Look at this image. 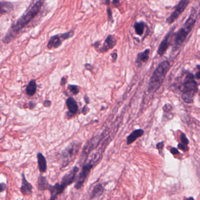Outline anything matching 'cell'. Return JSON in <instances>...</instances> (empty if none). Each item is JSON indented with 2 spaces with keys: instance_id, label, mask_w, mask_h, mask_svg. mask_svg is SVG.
<instances>
[{
  "instance_id": "1",
  "label": "cell",
  "mask_w": 200,
  "mask_h": 200,
  "mask_svg": "<svg viewBox=\"0 0 200 200\" xmlns=\"http://www.w3.org/2000/svg\"><path fill=\"white\" fill-rule=\"evenodd\" d=\"M43 3V0H38V1L31 6L27 11L22 15L17 21V23L12 26L7 33V35L4 37L3 41L5 43L10 42L18 33L26 27L30 22L34 19L39 13V10Z\"/></svg>"
},
{
  "instance_id": "2",
  "label": "cell",
  "mask_w": 200,
  "mask_h": 200,
  "mask_svg": "<svg viewBox=\"0 0 200 200\" xmlns=\"http://www.w3.org/2000/svg\"><path fill=\"white\" fill-rule=\"evenodd\" d=\"M196 23L195 11H193L191 15L189 16L183 26L178 31L175 35L173 45V51L179 49L185 41L189 34L191 32Z\"/></svg>"
},
{
  "instance_id": "3",
  "label": "cell",
  "mask_w": 200,
  "mask_h": 200,
  "mask_svg": "<svg viewBox=\"0 0 200 200\" xmlns=\"http://www.w3.org/2000/svg\"><path fill=\"white\" fill-rule=\"evenodd\" d=\"M170 67L168 61H164L159 65L153 73L149 83L148 90L150 92H155L160 87Z\"/></svg>"
},
{
  "instance_id": "4",
  "label": "cell",
  "mask_w": 200,
  "mask_h": 200,
  "mask_svg": "<svg viewBox=\"0 0 200 200\" xmlns=\"http://www.w3.org/2000/svg\"><path fill=\"white\" fill-rule=\"evenodd\" d=\"M197 91L198 86L195 81L194 76L191 73H187L185 77L182 89L183 101L188 103H192Z\"/></svg>"
},
{
  "instance_id": "5",
  "label": "cell",
  "mask_w": 200,
  "mask_h": 200,
  "mask_svg": "<svg viewBox=\"0 0 200 200\" xmlns=\"http://www.w3.org/2000/svg\"><path fill=\"white\" fill-rule=\"evenodd\" d=\"M81 146V143L73 141L70 143L61 154V159L62 161V167H65L67 166L75 157L77 153L79 152Z\"/></svg>"
},
{
  "instance_id": "6",
  "label": "cell",
  "mask_w": 200,
  "mask_h": 200,
  "mask_svg": "<svg viewBox=\"0 0 200 200\" xmlns=\"http://www.w3.org/2000/svg\"><path fill=\"white\" fill-rule=\"evenodd\" d=\"M190 1L191 0H181L179 3L176 5L174 11L171 14L170 17L167 18L166 23H167L169 24H171L175 22L184 11Z\"/></svg>"
},
{
  "instance_id": "7",
  "label": "cell",
  "mask_w": 200,
  "mask_h": 200,
  "mask_svg": "<svg viewBox=\"0 0 200 200\" xmlns=\"http://www.w3.org/2000/svg\"><path fill=\"white\" fill-rule=\"evenodd\" d=\"M93 163L94 162L87 163L83 165L78 177L77 178L76 182L75 185V188L77 189V190H79L83 186L85 181H86L89 174H90L92 169L93 168Z\"/></svg>"
},
{
  "instance_id": "8",
  "label": "cell",
  "mask_w": 200,
  "mask_h": 200,
  "mask_svg": "<svg viewBox=\"0 0 200 200\" xmlns=\"http://www.w3.org/2000/svg\"><path fill=\"white\" fill-rule=\"evenodd\" d=\"M79 169L78 167L74 166L72 169L68 172L65 174L61 180V184L65 188L70 185L73 183L76 180V175L77 172L79 171Z\"/></svg>"
},
{
  "instance_id": "9",
  "label": "cell",
  "mask_w": 200,
  "mask_h": 200,
  "mask_svg": "<svg viewBox=\"0 0 200 200\" xmlns=\"http://www.w3.org/2000/svg\"><path fill=\"white\" fill-rule=\"evenodd\" d=\"M174 29V27L170 30V31L168 33L167 35L165 36L164 39L161 41V43L160 44L157 50V53L159 55H160V56H162V55H163L165 53L166 51L168 49L169 46L170 45V43L171 42V38L173 35Z\"/></svg>"
},
{
  "instance_id": "10",
  "label": "cell",
  "mask_w": 200,
  "mask_h": 200,
  "mask_svg": "<svg viewBox=\"0 0 200 200\" xmlns=\"http://www.w3.org/2000/svg\"><path fill=\"white\" fill-rule=\"evenodd\" d=\"M20 190L24 195H31L32 194V185L26 179L24 172L22 174V184Z\"/></svg>"
},
{
  "instance_id": "11",
  "label": "cell",
  "mask_w": 200,
  "mask_h": 200,
  "mask_svg": "<svg viewBox=\"0 0 200 200\" xmlns=\"http://www.w3.org/2000/svg\"><path fill=\"white\" fill-rule=\"evenodd\" d=\"M66 188L64 187L61 184L56 183L53 185H51L49 190L51 193L50 199H57L58 196L64 191Z\"/></svg>"
},
{
  "instance_id": "12",
  "label": "cell",
  "mask_w": 200,
  "mask_h": 200,
  "mask_svg": "<svg viewBox=\"0 0 200 200\" xmlns=\"http://www.w3.org/2000/svg\"><path fill=\"white\" fill-rule=\"evenodd\" d=\"M66 105L68 109V112L70 113V115L72 116L77 113V111H78V105H77V102L73 97H69L66 99Z\"/></svg>"
},
{
  "instance_id": "13",
  "label": "cell",
  "mask_w": 200,
  "mask_h": 200,
  "mask_svg": "<svg viewBox=\"0 0 200 200\" xmlns=\"http://www.w3.org/2000/svg\"><path fill=\"white\" fill-rule=\"evenodd\" d=\"M37 157L39 171L41 173H45L47 170V163L45 156L41 153H38Z\"/></svg>"
},
{
  "instance_id": "14",
  "label": "cell",
  "mask_w": 200,
  "mask_h": 200,
  "mask_svg": "<svg viewBox=\"0 0 200 200\" xmlns=\"http://www.w3.org/2000/svg\"><path fill=\"white\" fill-rule=\"evenodd\" d=\"M38 189L39 191H45L49 190L51 185L48 183L47 178L43 176L42 174H40L38 178Z\"/></svg>"
},
{
  "instance_id": "15",
  "label": "cell",
  "mask_w": 200,
  "mask_h": 200,
  "mask_svg": "<svg viewBox=\"0 0 200 200\" xmlns=\"http://www.w3.org/2000/svg\"><path fill=\"white\" fill-rule=\"evenodd\" d=\"M116 41L112 35H108L106 39L105 40L103 47L100 49V51L102 52L107 51L110 49H112V48H113L116 45Z\"/></svg>"
},
{
  "instance_id": "16",
  "label": "cell",
  "mask_w": 200,
  "mask_h": 200,
  "mask_svg": "<svg viewBox=\"0 0 200 200\" xmlns=\"http://www.w3.org/2000/svg\"><path fill=\"white\" fill-rule=\"evenodd\" d=\"M150 49H147L144 51L140 52L138 54L137 58L136 61V62L138 64V66H141L143 63L146 62L149 59V55H150Z\"/></svg>"
},
{
  "instance_id": "17",
  "label": "cell",
  "mask_w": 200,
  "mask_h": 200,
  "mask_svg": "<svg viewBox=\"0 0 200 200\" xmlns=\"http://www.w3.org/2000/svg\"><path fill=\"white\" fill-rule=\"evenodd\" d=\"M144 134V130L142 129H137L133 131L127 137V144H130L137 140V139L142 136Z\"/></svg>"
},
{
  "instance_id": "18",
  "label": "cell",
  "mask_w": 200,
  "mask_h": 200,
  "mask_svg": "<svg viewBox=\"0 0 200 200\" xmlns=\"http://www.w3.org/2000/svg\"><path fill=\"white\" fill-rule=\"evenodd\" d=\"M103 191H104V188L101 184L99 183L95 185L91 194L90 198L94 199V198L99 197L100 196H101L102 195V194L103 193Z\"/></svg>"
},
{
  "instance_id": "19",
  "label": "cell",
  "mask_w": 200,
  "mask_h": 200,
  "mask_svg": "<svg viewBox=\"0 0 200 200\" xmlns=\"http://www.w3.org/2000/svg\"><path fill=\"white\" fill-rule=\"evenodd\" d=\"M62 44L61 37L59 35H55L51 38L49 42L48 43V48L49 49L51 48H57Z\"/></svg>"
},
{
  "instance_id": "20",
  "label": "cell",
  "mask_w": 200,
  "mask_h": 200,
  "mask_svg": "<svg viewBox=\"0 0 200 200\" xmlns=\"http://www.w3.org/2000/svg\"><path fill=\"white\" fill-rule=\"evenodd\" d=\"M37 83L36 81L34 79L31 80L27 86V87L25 89L26 93L29 96H34L36 92H37Z\"/></svg>"
},
{
  "instance_id": "21",
  "label": "cell",
  "mask_w": 200,
  "mask_h": 200,
  "mask_svg": "<svg viewBox=\"0 0 200 200\" xmlns=\"http://www.w3.org/2000/svg\"><path fill=\"white\" fill-rule=\"evenodd\" d=\"M145 27H146V25L143 23V22L136 23L134 25V28L136 34L139 35H142Z\"/></svg>"
},
{
  "instance_id": "22",
  "label": "cell",
  "mask_w": 200,
  "mask_h": 200,
  "mask_svg": "<svg viewBox=\"0 0 200 200\" xmlns=\"http://www.w3.org/2000/svg\"><path fill=\"white\" fill-rule=\"evenodd\" d=\"M68 88L73 95H76L79 92V88L77 85H69L68 86Z\"/></svg>"
},
{
  "instance_id": "23",
  "label": "cell",
  "mask_w": 200,
  "mask_h": 200,
  "mask_svg": "<svg viewBox=\"0 0 200 200\" xmlns=\"http://www.w3.org/2000/svg\"><path fill=\"white\" fill-rule=\"evenodd\" d=\"M73 34H74L73 31H71L64 33V34H62L61 35V37L63 39H68V38L72 37L73 35Z\"/></svg>"
},
{
  "instance_id": "24",
  "label": "cell",
  "mask_w": 200,
  "mask_h": 200,
  "mask_svg": "<svg viewBox=\"0 0 200 200\" xmlns=\"http://www.w3.org/2000/svg\"><path fill=\"white\" fill-rule=\"evenodd\" d=\"M181 142L184 144H188L189 143V141H188V139L187 138L185 135L184 134V133H182V134L181 135Z\"/></svg>"
},
{
  "instance_id": "25",
  "label": "cell",
  "mask_w": 200,
  "mask_h": 200,
  "mask_svg": "<svg viewBox=\"0 0 200 200\" xmlns=\"http://www.w3.org/2000/svg\"><path fill=\"white\" fill-rule=\"evenodd\" d=\"M178 147L179 149L183 150V151H187L188 150V147H187V144H184V143H180L179 144V145H178Z\"/></svg>"
},
{
  "instance_id": "26",
  "label": "cell",
  "mask_w": 200,
  "mask_h": 200,
  "mask_svg": "<svg viewBox=\"0 0 200 200\" xmlns=\"http://www.w3.org/2000/svg\"><path fill=\"white\" fill-rule=\"evenodd\" d=\"M107 14H108V19H109V21H112V19H113V16H112V11H111L110 8H107Z\"/></svg>"
},
{
  "instance_id": "27",
  "label": "cell",
  "mask_w": 200,
  "mask_h": 200,
  "mask_svg": "<svg viewBox=\"0 0 200 200\" xmlns=\"http://www.w3.org/2000/svg\"><path fill=\"white\" fill-rule=\"evenodd\" d=\"M51 104H52L51 101H49V100H45V101H44L43 103V106L45 107H49L51 106Z\"/></svg>"
},
{
  "instance_id": "28",
  "label": "cell",
  "mask_w": 200,
  "mask_h": 200,
  "mask_svg": "<svg viewBox=\"0 0 200 200\" xmlns=\"http://www.w3.org/2000/svg\"><path fill=\"white\" fill-rule=\"evenodd\" d=\"M66 82H67V78H66L65 76L62 77L61 80V85L62 86H64L66 85Z\"/></svg>"
},
{
  "instance_id": "29",
  "label": "cell",
  "mask_w": 200,
  "mask_h": 200,
  "mask_svg": "<svg viewBox=\"0 0 200 200\" xmlns=\"http://www.w3.org/2000/svg\"><path fill=\"white\" fill-rule=\"evenodd\" d=\"M35 106H36V104L34 102H32V101H30L28 103V107L30 109H34L35 107Z\"/></svg>"
},
{
  "instance_id": "30",
  "label": "cell",
  "mask_w": 200,
  "mask_h": 200,
  "mask_svg": "<svg viewBox=\"0 0 200 200\" xmlns=\"http://www.w3.org/2000/svg\"><path fill=\"white\" fill-rule=\"evenodd\" d=\"M6 188H7V185L3 183H1V184H0V191H1V192H3L4 191H5Z\"/></svg>"
},
{
  "instance_id": "31",
  "label": "cell",
  "mask_w": 200,
  "mask_h": 200,
  "mask_svg": "<svg viewBox=\"0 0 200 200\" xmlns=\"http://www.w3.org/2000/svg\"><path fill=\"white\" fill-rule=\"evenodd\" d=\"M163 147H164V142L163 141H161V142H160V143H158L157 144V148L159 150H161L163 148Z\"/></svg>"
},
{
  "instance_id": "32",
  "label": "cell",
  "mask_w": 200,
  "mask_h": 200,
  "mask_svg": "<svg viewBox=\"0 0 200 200\" xmlns=\"http://www.w3.org/2000/svg\"><path fill=\"white\" fill-rule=\"evenodd\" d=\"M170 151H171V153L173 154H179V150H178L177 149H175V148H174V147L171 149Z\"/></svg>"
},
{
  "instance_id": "33",
  "label": "cell",
  "mask_w": 200,
  "mask_h": 200,
  "mask_svg": "<svg viewBox=\"0 0 200 200\" xmlns=\"http://www.w3.org/2000/svg\"><path fill=\"white\" fill-rule=\"evenodd\" d=\"M89 111V108L85 105V107L83 108V110H82V113L83 115H86L87 113V112Z\"/></svg>"
},
{
  "instance_id": "34",
  "label": "cell",
  "mask_w": 200,
  "mask_h": 200,
  "mask_svg": "<svg viewBox=\"0 0 200 200\" xmlns=\"http://www.w3.org/2000/svg\"><path fill=\"white\" fill-rule=\"evenodd\" d=\"M112 59L113 62H115L117 59V55L116 53H113V54H112Z\"/></svg>"
},
{
  "instance_id": "35",
  "label": "cell",
  "mask_w": 200,
  "mask_h": 200,
  "mask_svg": "<svg viewBox=\"0 0 200 200\" xmlns=\"http://www.w3.org/2000/svg\"><path fill=\"white\" fill-rule=\"evenodd\" d=\"M119 0H113V4L115 7H117L119 5Z\"/></svg>"
},
{
  "instance_id": "36",
  "label": "cell",
  "mask_w": 200,
  "mask_h": 200,
  "mask_svg": "<svg viewBox=\"0 0 200 200\" xmlns=\"http://www.w3.org/2000/svg\"><path fill=\"white\" fill-rule=\"evenodd\" d=\"M84 100H85V102L87 104V103H90V100H89V98L88 97H87V96H86V95H85L84 96Z\"/></svg>"
},
{
  "instance_id": "37",
  "label": "cell",
  "mask_w": 200,
  "mask_h": 200,
  "mask_svg": "<svg viewBox=\"0 0 200 200\" xmlns=\"http://www.w3.org/2000/svg\"><path fill=\"white\" fill-rule=\"evenodd\" d=\"M85 68H86V69H87V70H91L92 66H91L90 64L87 63V64H86V65H85Z\"/></svg>"
},
{
  "instance_id": "38",
  "label": "cell",
  "mask_w": 200,
  "mask_h": 200,
  "mask_svg": "<svg viewBox=\"0 0 200 200\" xmlns=\"http://www.w3.org/2000/svg\"><path fill=\"white\" fill-rule=\"evenodd\" d=\"M199 71L196 73L195 77L197 79H200V69H199Z\"/></svg>"
},
{
  "instance_id": "39",
  "label": "cell",
  "mask_w": 200,
  "mask_h": 200,
  "mask_svg": "<svg viewBox=\"0 0 200 200\" xmlns=\"http://www.w3.org/2000/svg\"><path fill=\"white\" fill-rule=\"evenodd\" d=\"M103 3L106 5H109L110 4V0H103Z\"/></svg>"
},
{
  "instance_id": "40",
  "label": "cell",
  "mask_w": 200,
  "mask_h": 200,
  "mask_svg": "<svg viewBox=\"0 0 200 200\" xmlns=\"http://www.w3.org/2000/svg\"><path fill=\"white\" fill-rule=\"evenodd\" d=\"M99 45H100L99 42H95V43L93 44V45H94V47H95V48H97L98 46H99Z\"/></svg>"
},
{
  "instance_id": "41",
  "label": "cell",
  "mask_w": 200,
  "mask_h": 200,
  "mask_svg": "<svg viewBox=\"0 0 200 200\" xmlns=\"http://www.w3.org/2000/svg\"><path fill=\"white\" fill-rule=\"evenodd\" d=\"M199 100H200V92H199Z\"/></svg>"
}]
</instances>
